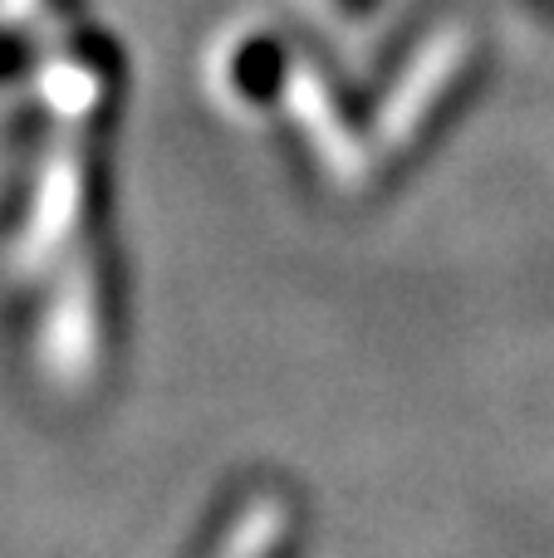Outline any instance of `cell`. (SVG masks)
<instances>
[{"label":"cell","mask_w":554,"mask_h":558,"mask_svg":"<svg viewBox=\"0 0 554 558\" xmlns=\"http://www.w3.org/2000/svg\"><path fill=\"white\" fill-rule=\"evenodd\" d=\"M88 196H94V157L79 143H69L64 153L49 157L45 177H39L35 211H29V231H25V251L35 255V260H45L55 245H64L69 235L84 226Z\"/></svg>","instance_id":"cell-1"},{"label":"cell","mask_w":554,"mask_h":558,"mask_svg":"<svg viewBox=\"0 0 554 558\" xmlns=\"http://www.w3.org/2000/svg\"><path fill=\"white\" fill-rule=\"evenodd\" d=\"M108 275L98 265L69 275V289L59 299L55 318H49V353L55 367L64 377H84L98 363V348H104V328H108Z\"/></svg>","instance_id":"cell-2"},{"label":"cell","mask_w":554,"mask_h":558,"mask_svg":"<svg viewBox=\"0 0 554 558\" xmlns=\"http://www.w3.org/2000/svg\"><path fill=\"white\" fill-rule=\"evenodd\" d=\"M45 94L55 113H64L69 123H84L108 94V64L98 54H69V64H55L45 74Z\"/></svg>","instance_id":"cell-3"},{"label":"cell","mask_w":554,"mask_h":558,"mask_svg":"<svg viewBox=\"0 0 554 558\" xmlns=\"http://www.w3.org/2000/svg\"><path fill=\"white\" fill-rule=\"evenodd\" d=\"M280 78H285V69H280V49H275V39H241V45L231 49L226 88H231L241 104H265V94H275Z\"/></svg>","instance_id":"cell-4"}]
</instances>
